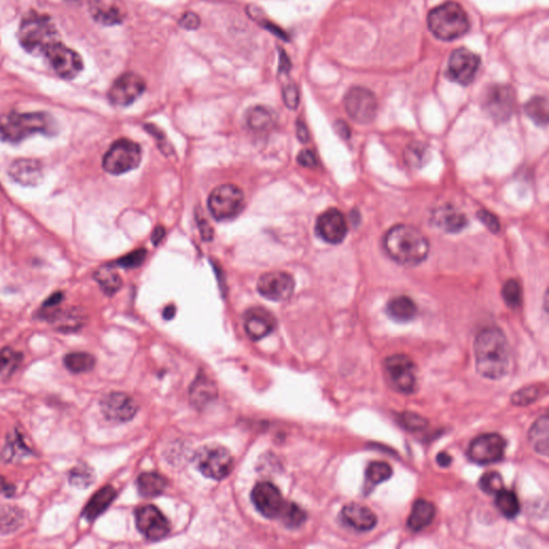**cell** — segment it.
<instances>
[{"label": "cell", "mask_w": 549, "mask_h": 549, "mask_svg": "<svg viewBox=\"0 0 549 549\" xmlns=\"http://www.w3.org/2000/svg\"><path fill=\"white\" fill-rule=\"evenodd\" d=\"M477 371L484 378L498 380L509 370L511 351L505 333L498 327L482 329L474 341Z\"/></svg>", "instance_id": "cell-1"}, {"label": "cell", "mask_w": 549, "mask_h": 549, "mask_svg": "<svg viewBox=\"0 0 549 549\" xmlns=\"http://www.w3.org/2000/svg\"><path fill=\"white\" fill-rule=\"evenodd\" d=\"M384 248L395 262L411 268L427 258L429 243L425 235L414 227L398 224L385 234Z\"/></svg>", "instance_id": "cell-2"}, {"label": "cell", "mask_w": 549, "mask_h": 549, "mask_svg": "<svg viewBox=\"0 0 549 549\" xmlns=\"http://www.w3.org/2000/svg\"><path fill=\"white\" fill-rule=\"evenodd\" d=\"M57 126L47 113H10L0 117V139L9 143H21L29 136L40 133L53 136Z\"/></svg>", "instance_id": "cell-3"}, {"label": "cell", "mask_w": 549, "mask_h": 549, "mask_svg": "<svg viewBox=\"0 0 549 549\" xmlns=\"http://www.w3.org/2000/svg\"><path fill=\"white\" fill-rule=\"evenodd\" d=\"M19 40L25 51L35 55H45L59 42L58 33L52 19L31 12L24 17L19 31Z\"/></svg>", "instance_id": "cell-4"}, {"label": "cell", "mask_w": 549, "mask_h": 549, "mask_svg": "<svg viewBox=\"0 0 549 549\" xmlns=\"http://www.w3.org/2000/svg\"><path fill=\"white\" fill-rule=\"evenodd\" d=\"M428 28L434 37L452 41L463 37L469 31V19L465 10L453 1L442 3L428 15Z\"/></svg>", "instance_id": "cell-5"}, {"label": "cell", "mask_w": 549, "mask_h": 549, "mask_svg": "<svg viewBox=\"0 0 549 549\" xmlns=\"http://www.w3.org/2000/svg\"><path fill=\"white\" fill-rule=\"evenodd\" d=\"M245 207L243 191L232 183H224L213 190L208 197V208L216 220L236 218Z\"/></svg>", "instance_id": "cell-6"}, {"label": "cell", "mask_w": 549, "mask_h": 549, "mask_svg": "<svg viewBox=\"0 0 549 549\" xmlns=\"http://www.w3.org/2000/svg\"><path fill=\"white\" fill-rule=\"evenodd\" d=\"M142 151L139 144L127 139L116 141L104 155V169L113 175L127 173L139 167Z\"/></svg>", "instance_id": "cell-7"}, {"label": "cell", "mask_w": 549, "mask_h": 549, "mask_svg": "<svg viewBox=\"0 0 549 549\" xmlns=\"http://www.w3.org/2000/svg\"><path fill=\"white\" fill-rule=\"evenodd\" d=\"M195 460L201 473L217 481L228 477L233 468L230 452L220 445H206L199 448Z\"/></svg>", "instance_id": "cell-8"}, {"label": "cell", "mask_w": 549, "mask_h": 549, "mask_svg": "<svg viewBox=\"0 0 549 549\" xmlns=\"http://www.w3.org/2000/svg\"><path fill=\"white\" fill-rule=\"evenodd\" d=\"M385 372L393 388L402 394H412L416 390V365L404 354H395L384 361Z\"/></svg>", "instance_id": "cell-9"}, {"label": "cell", "mask_w": 549, "mask_h": 549, "mask_svg": "<svg viewBox=\"0 0 549 549\" xmlns=\"http://www.w3.org/2000/svg\"><path fill=\"white\" fill-rule=\"evenodd\" d=\"M345 108L359 124H369L376 117L378 104L375 95L363 87H353L345 97Z\"/></svg>", "instance_id": "cell-10"}, {"label": "cell", "mask_w": 549, "mask_h": 549, "mask_svg": "<svg viewBox=\"0 0 549 549\" xmlns=\"http://www.w3.org/2000/svg\"><path fill=\"white\" fill-rule=\"evenodd\" d=\"M507 442L498 434H484L470 443L468 456L473 463L491 465L502 459Z\"/></svg>", "instance_id": "cell-11"}, {"label": "cell", "mask_w": 549, "mask_h": 549, "mask_svg": "<svg viewBox=\"0 0 549 549\" xmlns=\"http://www.w3.org/2000/svg\"><path fill=\"white\" fill-rule=\"evenodd\" d=\"M480 64L479 56L469 49H456L450 57L446 76L457 84L467 86L473 82Z\"/></svg>", "instance_id": "cell-12"}, {"label": "cell", "mask_w": 549, "mask_h": 549, "mask_svg": "<svg viewBox=\"0 0 549 549\" xmlns=\"http://www.w3.org/2000/svg\"><path fill=\"white\" fill-rule=\"evenodd\" d=\"M295 281L291 274L281 270L266 272L258 281V291L272 302H284L291 297Z\"/></svg>", "instance_id": "cell-13"}, {"label": "cell", "mask_w": 549, "mask_h": 549, "mask_svg": "<svg viewBox=\"0 0 549 549\" xmlns=\"http://www.w3.org/2000/svg\"><path fill=\"white\" fill-rule=\"evenodd\" d=\"M136 523L140 532L148 540H161L170 532L169 521L154 505H145L136 509Z\"/></svg>", "instance_id": "cell-14"}, {"label": "cell", "mask_w": 549, "mask_h": 549, "mask_svg": "<svg viewBox=\"0 0 549 549\" xmlns=\"http://www.w3.org/2000/svg\"><path fill=\"white\" fill-rule=\"evenodd\" d=\"M49 64L60 78L72 80L83 70V60L80 55L59 41L45 54Z\"/></svg>", "instance_id": "cell-15"}, {"label": "cell", "mask_w": 549, "mask_h": 549, "mask_svg": "<svg viewBox=\"0 0 549 549\" xmlns=\"http://www.w3.org/2000/svg\"><path fill=\"white\" fill-rule=\"evenodd\" d=\"M145 88V81L139 74L124 73L110 87L108 99L114 106H128L142 96Z\"/></svg>", "instance_id": "cell-16"}, {"label": "cell", "mask_w": 549, "mask_h": 549, "mask_svg": "<svg viewBox=\"0 0 549 549\" xmlns=\"http://www.w3.org/2000/svg\"><path fill=\"white\" fill-rule=\"evenodd\" d=\"M252 499L256 509L268 518L279 517L286 505L279 489L268 482H262L254 486Z\"/></svg>", "instance_id": "cell-17"}, {"label": "cell", "mask_w": 549, "mask_h": 549, "mask_svg": "<svg viewBox=\"0 0 549 549\" xmlns=\"http://www.w3.org/2000/svg\"><path fill=\"white\" fill-rule=\"evenodd\" d=\"M316 231L324 242L331 245L341 244L347 236V221L338 209H329L320 215Z\"/></svg>", "instance_id": "cell-18"}, {"label": "cell", "mask_w": 549, "mask_h": 549, "mask_svg": "<svg viewBox=\"0 0 549 549\" xmlns=\"http://www.w3.org/2000/svg\"><path fill=\"white\" fill-rule=\"evenodd\" d=\"M514 104V90L507 85H495L486 94L485 108L495 120H507L513 113Z\"/></svg>", "instance_id": "cell-19"}, {"label": "cell", "mask_w": 549, "mask_h": 549, "mask_svg": "<svg viewBox=\"0 0 549 549\" xmlns=\"http://www.w3.org/2000/svg\"><path fill=\"white\" fill-rule=\"evenodd\" d=\"M102 413L106 418L115 422H128L138 412V404L133 398L124 393H110L102 398Z\"/></svg>", "instance_id": "cell-20"}, {"label": "cell", "mask_w": 549, "mask_h": 549, "mask_svg": "<svg viewBox=\"0 0 549 549\" xmlns=\"http://www.w3.org/2000/svg\"><path fill=\"white\" fill-rule=\"evenodd\" d=\"M276 325V319L265 308H252L245 315V331L252 341H260L270 335Z\"/></svg>", "instance_id": "cell-21"}, {"label": "cell", "mask_w": 549, "mask_h": 549, "mask_svg": "<svg viewBox=\"0 0 549 549\" xmlns=\"http://www.w3.org/2000/svg\"><path fill=\"white\" fill-rule=\"evenodd\" d=\"M343 521L357 531H370L377 525V516L370 509L359 505L349 503L341 511Z\"/></svg>", "instance_id": "cell-22"}, {"label": "cell", "mask_w": 549, "mask_h": 549, "mask_svg": "<svg viewBox=\"0 0 549 549\" xmlns=\"http://www.w3.org/2000/svg\"><path fill=\"white\" fill-rule=\"evenodd\" d=\"M11 179L23 186H35L42 179L40 162L33 159H19L9 169Z\"/></svg>", "instance_id": "cell-23"}, {"label": "cell", "mask_w": 549, "mask_h": 549, "mask_svg": "<svg viewBox=\"0 0 549 549\" xmlns=\"http://www.w3.org/2000/svg\"><path fill=\"white\" fill-rule=\"evenodd\" d=\"M116 495L117 493L112 486H104L100 491H97L85 507L83 511L85 518L88 521L98 518L110 507V503L113 502Z\"/></svg>", "instance_id": "cell-24"}, {"label": "cell", "mask_w": 549, "mask_h": 549, "mask_svg": "<svg viewBox=\"0 0 549 549\" xmlns=\"http://www.w3.org/2000/svg\"><path fill=\"white\" fill-rule=\"evenodd\" d=\"M436 515V507L429 501L420 499L414 502L408 518V527L414 532L429 526Z\"/></svg>", "instance_id": "cell-25"}, {"label": "cell", "mask_w": 549, "mask_h": 549, "mask_svg": "<svg viewBox=\"0 0 549 549\" xmlns=\"http://www.w3.org/2000/svg\"><path fill=\"white\" fill-rule=\"evenodd\" d=\"M216 385L213 381L209 380L207 377H197L195 382L191 385V404L197 407V408H203V407L206 406L213 399L216 398Z\"/></svg>", "instance_id": "cell-26"}, {"label": "cell", "mask_w": 549, "mask_h": 549, "mask_svg": "<svg viewBox=\"0 0 549 549\" xmlns=\"http://www.w3.org/2000/svg\"><path fill=\"white\" fill-rule=\"evenodd\" d=\"M167 485V480L155 472H146L136 480L138 491L144 498L158 497L165 491Z\"/></svg>", "instance_id": "cell-27"}, {"label": "cell", "mask_w": 549, "mask_h": 549, "mask_svg": "<svg viewBox=\"0 0 549 549\" xmlns=\"http://www.w3.org/2000/svg\"><path fill=\"white\" fill-rule=\"evenodd\" d=\"M388 315L397 322H409L418 315V307L408 296H398L388 304Z\"/></svg>", "instance_id": "cell-28"}, {"label": "cell", "mask_w": 549, "mask_h": 549, "mask_svg": "<svg viewBox=\"0 0 549 549\" xmlns=\"http://www.w3.org/2000/svg\"><path fill=\"white\" fill-rule=\"evenodd\" d=\"M434 220L436 221V226L450 233L459 232L467 226L465 215L448 207L436 211Z\"/></svg>", "instance_id": "cell-29"}, {"label": "cell", "mask_w": 549, "mask_h": 549, "mask_svg": "<svg viewBox=\"0 0 549 549\" xmlns=\"http://www.w3.org/2000/svg\"><path fill=\"white\" fill-rule=\"evenodd\" d=\"M246 122L249 128L254 131H265L274 126L276 115L266 106H254L247 112Z\"/></svg>", "instance_id": "cell-30"}, {"label": "cell", "mask_w": 549, "mask_h": 549, "mask_svg": "<svg viewBox=\"0 0 549 549\" xmlns=\"http://www.w3.org/2000/svg\"><path fill=\"white\" fill-rule=\"evenodd\" d=\"M548 416L539 418L529 432V441L536 453L548 456Z\"/></svg>", "instance_id": "cell-31"}, {"label": "cell", "mask_w": 549, "mask_h": 549, "mask_svg": "<svg viewBox=\"0 0 549 549\" xmlns=\"http://www.w3.org/2000/svg\"><path fill=\"white\" fill-rule=\"evenodd\" d=\"M95 279L99 282L104 293L113 295L122 286V281L120 274L110 265L99 268L95 274Z\"/></svg>", "instance_id": "cell-32"}, {"label": "cell", "mask_w": 549, "mask_h": 549, "mask_svg": "<svg viewBox=\"0 0 549 549\" xmlns=\"http://www.w3.org/2000/svg\"><path fill=\"white\" fill-rule=\"evenodd\" d=\"M495 505L501 514L509 519L516 517L521 511V505L516 493L505 489H501L495 495Z\"/></svg>", "instance_id": "cell-33"}, {"label": "cell", "mask_w": 549, "mask_h": 549, "mask_svg": "<svg viewBox=\"0 0 549 549\" xmlns=\"http://www.w3.org/2000/svg\"><path fill=\"white\" fill-rule=\"evenodd\" d=\"M65 365L69 370L74 373L86 372L92 370L96 364V359L92 354L85 352H74L65 357Z\"/></svg>", "instance_id": "cell-34"}, {"label": "cell", "mask_w": 549, "mask_h": 549, "mask_svg": "<svg viewBox=\"0 0 549 549\" xmlns=\"http://www.w3.org/2000/svg\"><path fill=\"white\" fill-rule=\"evenodd\" d=\"M526 113L535 124L546 126L548 122V104L544 97H534L526 104Z\"/></svg>", "instance_id": "cell-35"}, {"label": "cell", "mask_w": 549, "mask_h": 549, "mask_svg": "<svg viewBox=\"0 0 549 549\" xmlns=\"http://www.w3.org/2000/svg\"><path fill=\"white\" fill-rule=\"evenodd\" d=\"M92 12L94 19L104 25H115L122 21V15L120 9L114 6L96 3L92 5Z\"/></svg>", "instance_id": "cell-36"}, {"label": "cell", "mask_w": 549, "mask_h": 549, "mask_svg": "<svg viewBox=\"0 0 549 549\" xmlns=\"http://www.w3.org/2000/svg\"><path fill=\"white\" fill-rule=\"evenodd\" d=\"M392 475V467L384 461H373L366 469V481L371 486L388 481Z\"/></svg>", "instance_id": "cell-37"}, {"label": "cell", "mask_w": 549, "mask_h": 549, "mask_svg": "<svg viewBox=\"0 0 549 549\" xmlns=\"http://www.w3.org/2000/svg\"><path fill=\"white\" fill-rule=\"evenodd\" d=\"M279 517H281L284 525L289 528H298L305 523L307 515H306L305 511L295 503L286 502V505H284Z\"/></svg>", "instance_id": "cell-38"}, {"label": "cell", "mask_w": 549, "mask_h": 549, "mask_svg": "<svg viewBox=\"0 0 549 549\" xmlns=\"http://www.w3.org/2000/svg\"><path fill=\"white\" fill-rule=\"evenodd\" d=\"M22 361L21 353L12 350L11 347H5L0 351V377L7 378L15 372Z\"/></svg>", "instance_id": "cell-39"}, {"label": "cell", "mask_w": 549, "mask_h": 549, "mask_svg": "<svg viewBox=\"0 0 549 549\" xmlns=\"http://www.w3.org/2000/svg\"><path fill=\"white\" fill-rule=\"evenodd\" d=\"M404 160L410 167H423L428 160L427 147L422 143L411 144L404 151Z\"/></svg>", "instance_id": "cell-40"}, {"label": "cell", "mask_w": 549, "mask_h": 549, "mask_svg": "<svg viewBox=\"0 0 549 549\" xmlns=\"http://www.w3.org/2000/svg\"><path fill=\"white\" fill-rule=\"evenodd\" d=\"M22 518L23 516L19 513V509L7 505L5 507H0V530H15L22 523Z\"/></svg>", "instance_id": "cell-41"}, {"label": "cell", "mask_w": 549, "mask_h": 549, "mask_svg": "<svg viewBox=\"0 0 549 549\" xmlns=\"http://www.w3.org/2000/svg\"><path fill=\"white\" fill-rule=\"evenodd\" d=\"M480 489L487 495H497L505 489L502 477L498 472H487L480 479Z\"/></svg>", "instance_id": "cell-42"}, {"label": "cell", "mask_w": 549, "mask_h": 549, "mask_svg": "<svg viewBox=\"0 0 549 549\" xmlns=\"http://www.w3.org/2000/svg\"><path fill=\"white\" fill-rule=\"evenodd\" d=\"M521 286L516 280L509 279L505 282L502 289L503 300L509 307L517 308L521 304Z\"/></svg>", "instance_id": "cell-43"}, {"label": "cell", "mask_w": 549, "mask_h": 549, "mask_svg": "<svg viewBox=\"0 0 549 549\" xmlns=\"http://www.w3.org/2000/svg\"><path fill=\"white\" fill-rule=\"evenodd\" d=\"M397 420L402 427L409 432H418L428 426V420L426 418L413 412H402L399 414Z\"/></svg>", "instance_id": "cell-44"}, {"label": "cell", "mask_w": 549, "mask_h": 549, "mask_svg": "<svg viewBox=\"0 0 549 549\" xmlns=\"http://www.w3.org/2000/svg\"><path fill=\"white\" fill-rule=\"evenodd\" d=\"M539 396H540V388L538 386H528L511 395V402L516 406H527L534 402Z\"/></svg>", "instance_id": "cell-45"}, {"label": "cell", "mask_w": 549, "mask_h": 549, "mask_svg": "<svg viewBox=\"0 0 549 549\" xmlns=\"http://www.w3.org/2000/svg\"><path fill=\"white\" fill-rule=\"evenodd\" d=\"M70 483L76 487H86L92 483V472L87 467H76L70 473Z\"/></svg>", "instance_id": "cell-46"}, {"label": "cell", "mask_w": 549, "mask_h": 549, "mask_svg": "<svg viewBox=\"0 0 549 549\" xmlns=\"http://www.w3.org/2000/svg\"><path fill=\"white\" fill-rule=\"evenodd\" d=\"M282 98L284 104L290 110H295L300 104V92L295 83L288 82L282 87Z\"/></svg>", "instance_id": "cell-47"}, {"label": "cell", "mask_w": 549, "mask_h": 549, "mask_svg": "<svg viewBox=\"0 0 549 549\" xmlns=\"http://www.w3.org/2000/svg\"><path fill=\"white\" fill-rule=\"evenodd\" d=\"M146 254L147 252H146L145 249H139V250H136V252H131V254H127L126 256H122L116 263L124 268H138V266L143 263Z\"/></svg>", "instance_id": "cell-48"}, {"label": "cell", "mask_w": 549, "mask_h": 549, "mask_svg": "<svg viewBox=\"0 0 549 549\" xmlns=\"http://www.w3.org/2000/svg\"><path fill=\"white\" fill-rule=\"evenodd\" d=\"M477 218H479L491 232L497 233L500 231V222H499V220H498L495 215L491 214V211H484V209L483 211H480L479 213H477Z\"/></svg>", "instance_id": "cell-49"}, {"label": "cell", "mask_w": 549, "mask_h": 549, "mask_svg": "<svg viewBox=\"0 0 549 549\" xmlns=\"http://www.w3.org/2000/svg\"><path fill=\"white\" fill-rule=\"evenodd\" d=\"M297 161L300 165L309 167V169H315L318 165L317 157H316L315 153L310 149H304L298 154Z\"/></svg>", "instance_id": "cell-50"}, {"label": "cell", "mask_w": 549, "mask_h": 549, "mask_svg": "<svg viewBox=\"0 0 549 549\" xmlns=\"http://www.w3.org/2000/svg\"><path fill=\"white\" fill-rule=\"evenodd\" d=\"M179 24H181V26L183 27V28L192 31V29L199 28L201 19H199V17H197L195 13L188 12V13H186V15L181 17Z\"/></svg>", "instance_id": "cell-51"}, {"label": "cell", "mask_w": 549, "mask_h": 549, "mask_svg": "<svg viewBox=\"0 0 549 549\" xmlns=\"http://www.w3.org/2000/svg\"><path fill=\"white\" fill-rule=\"evenodd\" d=\"M199 227L203 240H211L213 238V230H211V227L209 226L208 223L204 219H202V220H199Z\"/></svg>", "instance_id": "cell-52"}, {"label": "cell", "mask_w": 549, "mask_h": 549, "mask_svg": "<svg viewBox=\"0 0 549 549\" xmlns=\"http://www.w3.org/2000/svg\"><path fill=\"white\" fill-rule=\"evenodd\" d=\"M335 128L337 133H338L341 138H343V139H347V138L350 136V129H349L347 124H345V122L338 120V122L335 124Z\"/></svg>", "instance_id": "cell-53"}, {"label": "cell", "mask_w": 549, "mask_h": 549, "mask_svg": "<svg viewBox=\"0 0 549 549\" xmlns=\"http://www.w3.org/2000/svg\"><path fill=\"white\" fill-rule=\"evenodd\" d=\"M297 136L303 143H306L309 139V132H308L306 124L302 120L297 122Z\"/></svg>", "instance_id": "cell-54"}, {"label": "cell", "mask_w": 549, "mask_h": 549, "mask_svg": "<svg viewBox=\"0 0 549 549\" xmlns=\"http://www.w3.org/2000/svg\"><path fill=\"white\" fill-rule=\"evenodd\" d=\"M165 230L163 227H157L156 230L154 231L153 236H151V242L155 246H158V244L161 243V240L165 238Z\"/></svg>", "instance_id": "cell-55"}, {"label": "cell", "mask_w": 549, "mask_h": 549, "mask_svg": "<svg viewBox=\"0 0 549 549\" xmlns=\"http://www.w3.org/2000/svg\"><path fill=\"white\" fill-rule=\"evenodd\" d=\"M436 463L440 467H448V466L451 465L452 463V457L451 456L448 455V453H439L438 456H436Z\"/></svg>", "instance_id": "cell-56"}, {"label": "cell", "mask_w": 549, "mask_h": 549, "mask_svg": "<svg viewBox=\"0 0 549 549\" xmlns=\"http://www.w3.org/2000/svg\"><path fill=\"white\" fill-rule=\"evenodd\" d=\"M290 67H291V65H290L289 57L286 56L284 51H282L281 54H280V72H289Z\"/></svg>", "instance_id": "cell-57"}, {"label": "cell", "mask_w": 549, "mask_h": 549, "mask_svg": "<svg viewBox=\"0 0 549 549\" xmlns=\"http://www.w3.org/2000/svg\"><path fill=\"white\" fill-rule=\"evenodd\" d=\"M175 316V307L174 306H167L163 311V317L165 319L171 320Z\"/></svg>", "instance_id": "cell-58"}, {"label": "cell", "mask_w": 549, "mask_h": 549, "mask_svg": "<svg viewBox=\"0 0 549 549\" xmlns=\"http://www.w3.org/2000/svg\"><path fill=\"white\" fill-rule=\"evenodd\" d=\"M8 489H9V486L6 483L5 479L3 477H0V493L8 491Z\"/></svg>", "instance_id": "cell-59"}, {"label": "cell", "mask_w": 549, "mask_h": 549, "mask_svg": "<svg viewBox=\"0 0 549 549\" xmlns=\"http://www.w3.org/2000/svg\"><path fill=\"white\" fill-rule=\"evenodd\" d=\"M69 1H76V0H69Z\"/></svg>", "instance_id": "cell-60"}]
</instances>
